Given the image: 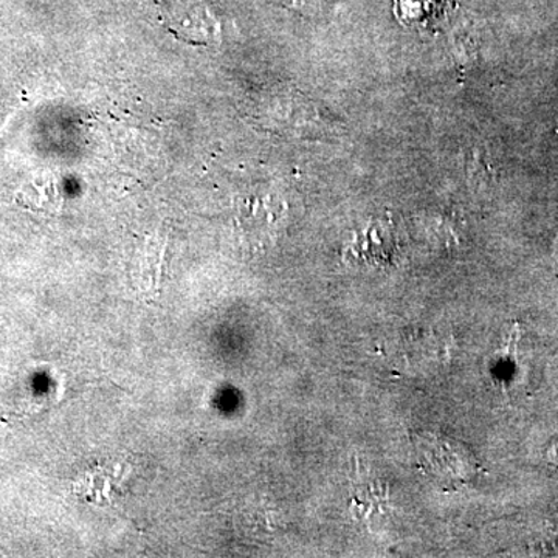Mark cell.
<instances>
[{"instance_id":"5b68a950","label":"cell","mask_w":558,"mask_h":558,"mask_svg":"<svg viewBox=\"0 0 558 558\" xmlns=\"http://www.w3.org/2000/svg\"><path fill=\"white\" fill-rule=\"evenodd\" d=\"M165 245L167 240L160 234L150 236L145 242L138 264L140 286L145 292L154 293L160 288L161 269H163Z\"/></svg>"},{"instance_id":"7a4b0ae2","label":"cell","mask_w":558,"mask_h":558,"mask_svg":"<svg viewBox=\"0 0 558 558\" xmlns=\"http://www.w3.org/2000/svg\"><path fill=\"white\" fill-rule=\"evenodd\" d=\"M167 21L170 31L186 43L201 46L219 43L220 24L204 3L190 0L172 3L167 11Z\"/></svg>"},{"instance_id":"277c9868","label":"cell","mask_w":558,"mask_h":558,"mask_svg":"<svg viewBox=\"0 0 558 558\" xmlns=\"http://www.w3.org/2000/svg\"><path fill=\"white\" fill-rule=\"evenodd\" d=\"M399 250L396 231L389 223L376 222L365 233L360 234L349 248V255L373 263H387Z\"/></svg>"},{"instance_id":"8992f818","label":"cell","mask_w":558,"mask_h":558,"mask_svg":"<svg viewBox=\"0 0 558 558\" xmlns=\"http://www.w3.org/2000/svg\"><path fill=\"white\" fill-rule=\"evenodd\" d=\"M292 2L310 3V2H312V0H292Z\"/></svg>"},{"instance_id":"6da1fadb","label":"cell","mask_w":558,"mask_h":558,"mask_svg":"<svg viewBox=\"0 0 558 558\" xmlns=\"http://www.w3.org/2000/svg\"><path fill=\"white\" fill-rule=\"evenodd\" d=\"M421 464L428 475L444 481L449 486H461L473 475L475 464L469 451L462 450L461 444H451L449 439L422 435L416 440Z\"/></svg>"},{"instance_id":"3957f363","label":"cell","mask_w":558,"mask_h":558,"mask_svg":"<svg viewBox=\"0 0 558 558\" xmlns=\"http://www.w3.org/2000/svg\"><path fill=\"white\" fill-rule=\"evenodd\" d=\"M284 204L274 193H256L245 196L238 205V223L245 238L260 241L264 234L270 236L271 229L281 218Z\"/></svg>"}]
</instances>
